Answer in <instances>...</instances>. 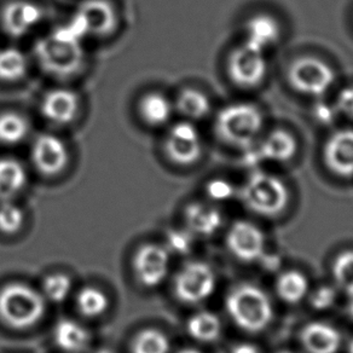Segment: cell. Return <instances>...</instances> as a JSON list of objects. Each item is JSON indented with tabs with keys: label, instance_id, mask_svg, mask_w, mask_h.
I'll list each match as a JSON object with an SVG mask.
<instances>
[{
	"label": "cell",
	"instance_id": "6da1fadb",
	"mask_svg": "<svg viewBox=\"0 0 353 353\" xmlns=\"http://www.w3.org/2000/svg\"><path fill=\"white\" fill-rule=\"evenodd\" d=\"M86 38L73 23L56 27L35 44V59L50 77L70 79L81 73L86 64Z\"/></svg>",
	"mask_w": 353,
	"mask_h": 353
},
{
	"label": "cell",
	"instance_id": "7a4b0ae2",
	"mask_svg": "<svg viewBox=\"0 0 353 353\" xmlns=\"http://www.w3.org/2000/svg\"><path fill=\"white\" fill-rule=\"evenodd\" d=\"M225 307L239 328L248 333H259L272 321V304L264 290L256 285H240L226 296Z\"/></svg>",
	"mask_w": 353,
	"mask_h": 353
},
{
	"label": "cell",
	"instance_id": "3957f363",
	"mask_svg": "<svg viewBox=\"0 0 353 353\" xmlns=\"http://www.w3.org/2000/svg\"><path fill=\"white\" fill-rule=\"evenodd\" d=\"M45 311L44 295L30 285L12 282L0 290V319L11 328L33 327L44 317Z\"/></svg>",
	"mask_w": 353,
	"mask_h": 353
},
{
	"label": "cell",
	"instance_id": "277c9868",
	"mask_svg": "<svg viewBox=\"0 0 353 353\" xmlns=\"http://www.w3.org/2000/svg\"><path fill=\"white\" fill-rule=\"evenodd\" d=\"M240 196L243 205L255 214L275 216L288 205L290 190L279 176L255 171L247 178Z\"/></svg>",
	"mask_w": 353,
	"mask_h": 353
},
{
	"label": "cell",
	"instance_id": "5b68a950",
	"mask_svg": "<svg viewBox=\"0 0 353 353\" xmlns=\"http://www.w3.org/2000/svg\"><path fill=\"white\" fill-rule=\"evenodd\" d=\"M261 128L263 113L254 104H229L216 115L218 136L232 147H250L256 141Z\"/></svg>",
	"mask_w": 353,
	"mask_h": 353
},
{
	"label": "cell",
	"instance_id": "8992f818",
	"mask_svg": "<svg viewBox=\"0 0 353 353\" xmlns=\"http://www.w3.org/2000/svg\"><path fill=\"white\" fill-rule=\"evenodd\" d=\"M70 22L85 37H107L118 27V11L110 0H83Z\"/></svg>",
	"mask_w": 353,
	"mask_h": 353
},
{
	"label": "cell",
	"instance_id": "52a82bcc",
	"mask_svg": "<svg viewBox=\"0 0 353 353\" xmlns=\"http://www.w3.org/2000/svg\"><path fill=\"white\" fill-rule=\"evenodd\" d=\"M216 290V275L211 266L202 261L183 265L174 279V293L185 304H199L208 299Z\"/></svg>",
	"mask_w": 353,
	"mask_h": 353
},
{
	"label": "cell",
	"instance_id": "ba28073f",
	"mask_svg": "<svg viewBox=\"0 0 353 353\" xmlns=\"http://www.w3.org/2000/svg\"><path fill=\"white\" fill-rule=\"evenodd\" d=\"M292 86L306 96L321 97L327 94L335 81V73L330 65L316 57H301L294 61L290 68Z\"/></svg>",
	"mask_w": 353,
	"mask_h": 353
},
{
	"label": "cell",
	"instance_id": "9c48e42d",
	"mask_svg": "<svg viewBox=\"0 0 353 353\" xmlns=\"http://www.w3.org/2000/svg\"><path fill=\"white\" fill-rule=\"evenodd\" d=\"M165 152L172 162L190 166L200 160L203 152L201 133L192 121L173 123L165 138Z\"/></svg>",
	"mask_w": 353,
	"mask_h": 353
},
{
	"label": "cell",
	"instance_id": "30bf717a",
	"mask_svg": "<svg viewBox=\"0 0 353 353\" xmlns=\"http://www.w3.org/2000/svg\"><path fill=\"white\" fill-rule=\"evenodd\" d=\"M67 143L54 133H40L30 144V160L44 176H59L69 163Z\"/></svg>",
	"mask_w": 353,
	"mask_h": 353
},
{
	"label": "cell",
	"instance_id": "8fae6325",
	"mask_svg": "<svg viewBox=\"0 0 353 353\" xmlns=\"http://www.w3.org/2000/svg\"><path fill=\"white\" fill-rule=\"evenodd\" d=\"M43 20V8L32 0H11L0 12V25L6 34L12 38H23L30 34Z\"/></svg>",
	"mask_w": 353,
	"mask_h": 353
},
{
	"label": "cell",
	"instance_id": "7c38bea8",
	"mask_svg": "<svg viewBox=\"0 0 353 353\" xmlns=\"http://www.w3.org/2000/svg\"><path fill=\"white\" fill-rule=\"evenodd\" d=\"M231 80L240 88H256L264 81L268 63L264 52L242 45L231 54L228 63Z\"/></svg>",
	"mask_w": 353,
	"mask_h": 353
},
{
	"label": "cell",
	"instance_id": "4fadbf2b",
	"mask_svg": "<svg viewBox=\"0 0 353 353\" xmlns=\"http://www.w3.org/2000/svg\"><path fill=\"white\" fill-rule=\"evenodd\" d=\"M133 270L143 287L154 288L161 285L170 271V252L162 245H143L134 255Z\"/></svg>",
	"mask_w": 353,
	"mask_h": 353
},
{
	"label": "cell",
	"instance_id": "5bb4252c",
	"mask_svg": "<svg viewBox=\"0 0 353 353\" xmlns=\"http://www.w3.org/2000/svg\"><path fill=\"white\" fill-rule=\"evenodd\" d=\"M80 96L68 88H51L40 101L43 118L56 126H68L74 123L80 113Z\"/></svg>",
	"mask_w": 353,
	"mask_h": 353
},
{
	"label": "cell",
	"instance_id": "9a60e30c",
	"mask_svg": "<svg viewBox=\"0 0 353 353\" xmlns=\"http://www.w3.org/2000/svg\"><path fill=\"white\" fill-rule=\"evenodd\" d=\"M226 245L236 259L253 263L264 254L265 236L250 221H236L226 235Z\"/></svg>",
	"mask_w": 353,
	"mask_h": 353
},
{
	"label": "cell",
	"instance_id": "2e32d148",
	"mask_svg": "<svg viewBox=\"0 0 353 353\" xmlns=\"http://www.w3.org/2000/svg\"><path fill=\"white\" fill-rule=\"evenodd\" d=\"M245 159L250 166L260 161L287 162L293 159L298 150V143L290 132L276 130L260 141L258 145L245 148Z\"/></svg>",
	"mask_w": 353,
	"mask_h": 353
},
{
	"label": "cell",
	"instance_id": "e0dca14e",
	"mask_svg": "<svg viewBox=\"0 0 353 353\" xmlns=\"http://www.w3.org/2000/svg\"><path fill=\"white\" fill-rule=\"evenodd\" d=\"M324 161L336 176H353V130L333 133L324 145Z\"/></svg>",
	"mask_w": 353,
	"mask_h": 353
},
{
	"label": "cell",
	"instance_id": "ac0fdd59",
	"mask_svg": "<svg viewBox=\"0 0 353 353\" xmlns=\"http://www.w3.org/2000/svg\"><path fill=\"white\" fill-rule=\"evenodd\" d=\"M300 343L307 353H338L341 335L330 324L312 322L301 330Z\"/></svg>",
	"mask_w": 353,
	"mask_h": 353
},
{
	"label": "cell",
	"instance_id": "d6986e66",
	"mask_svg": "<svg viewBox=\"0 0 353 353\" xmlns=\"http://www.w3.org/2000/svg\"><path fill=\"white\" fill-rule=\"evenodd\" d=\"M280 39V26L269 15L253 16L245 25L243 45L259 52H265Z\"/></svg>",
	"mask_w": 353,
	"mask_h": 353
},
{
	"label": "cell",
	"instance_id": "ffe728a7",
	"mask_svg": "<svg viewBox=\"0 0 353 353\" xmlns=\"http://www.w3.org/2000/svg\"><path fill=\"white\" fill-rule=\"evenodd\" d=\"M188 230L194 235L212 236L219 230L223 216L216 207L205 202H192L184 211Z\"/></svg>",
	"mask_w": 353,
	"mask_h": 353
},
{
	"label": "cell",
	"instance_id": "44dd1931",
	"mask_svg": "<svg viewBox=\"0 0 353 353\" xmlns=\"http://www.w3.org/2000/svg\"><path fill=\"white\" fill-rule=\"evenodd\" d=\"M174 110V102L159 91L148 92L138 102L139 117L143 123L152 128H160L170 123Z\"/></svg>",
	"mask_w": 353,
	"mask_h": 353
},
{
	"label": "cell",
	"instance_id": "7402d4cb",
	"mask_svg": "<svg viewBox=\"0 0 353 353\" xmlns=\"http://www.w3.org/2000/svg\"><path fill=\"white\" fill-rule=\"evenodd\" d=\"M28 183L25 163L16 157H0V201L17 196Z\"/></svg>",
	"mask_w": 353,
	"mask_h": 353
},
{
	"label": "cell",
	"instance_id": "603a6c76",
	"mask_svg": "<svg viewBox=\"0 0 353 353\" xmlns=\"http://www.w3.org/2000/svg\"><path fill=\"white\" fill-rule=\"evenodd\" d=\"M54 340L65 352H83L91 341V334L83 324L70 319H63L54 325Z\"/></svg>",
	"mask_w": 353,
	"mask_h": 353
},
{
	"label": "cell",
	"instance_id": "cb8c5ba5",
	"mask_svg": "<svg viewBox=\"0 0 353 353\" xmlns=\"http://www.w3.org/2000/svg\"><path fill=\"white\" fill-rule=\"evenodd\" d=\"M32 133V123L19 112L0 113V144L15 147L25 142Z\"/></svg>",
	"mask_w": 353,
	"mask_h": 353
},
{
	"label": "cell",
	"instance_id": "d4e9b609",
	"mask_svg": "<svg viewBox=\"0 0 353 353\" xmlns=\"http://www.w3.org/2000/svg\"><path fill=\"white\" fill-rule=\"evenodd\" d=\"M30 70L28 56L14 46L0 49V80L4 83H17Z\"/></svg>",
	"mask_w": 353,
	"mask_h": 353
},
{
	"label": "cell",
	"instance_id": "484cf974",
	"mask_svg": "<svg viewBox=\"0 0 353 353\" xmlns=\"http://www.w3.org/2000/svg\"><path fill=\"white\" fill-rule=\"evenodd\" d=\"M174 107L189 121L201 120L211 112V101L200 90L185 88L178 94Z\"/></svg>",
	"mask_w": 353,
	"mask_h": 353
},
{
	"label": "cell",
	"instance_id": "4316f807",
	"mask_svg": "<svg viewBox=\"0 0 353 353\" xmlns=\"http://www.w3.org/2000/svg\"><path fill=\"white\" fill-rule=\"evenodd\" d=\"M309 292V281L299 271H285L277 279L276 293L287 304H298Z\"/></svg>",
	"mask_w": 353,
	"mask_h": 353
},
{
	"label": "cell",
	"instance_id": "83f0119b",
	"mask_svg": "<svg viewBox=\"0 0 353 353\" xmlns=\"http://www.w3.org/2000/svg\"><path fill=\"white\" fill-rule=\"evenodd\" d=\"M188 333L201 343H213L221 336V322L216 314L210 311H201L188 321Z\"/></svg>",
	"mask_w": 353,
	"mask_h": 353
},
{
	"label": "cell",
	"instance_id": "f1b7e54d",
	"mask_svg": "<svg viewBox=\"0 0 353 353\" xmlns=\"http://www.w3.org/2000/svg\"><path fill=\"white\" fill-rule=\"evenodd\" d=\"M77 306L85 317L96 319L107 311L109 299L102 290L94 287H85L77 296Z\"/></svg>",
	"mask_w": 353,
	"mask_h": 353
},
{
	"label": "cell",
	"instance_id": "f546056e",
	"mask_svg": "<svg viewBox=\"0 0 353 353\" xmlns=\"http://www.w3.org/2000/svg\"><path fill=\"white\" fill-rule=\"evenodd\" d=\"M170 339L159 329H144L132 343V353H170Z\"/></svg>",
	"mask_w": 353,
	"mask_h": 353
},
{
	"label": "cell",
	"instance_id": "4dcf8cb0",
	"mask_svg": "<svg viewBox=\"0 0 353 353\" xmlns=\"http://www.w3.org/2000/svg\"><path fill=\"white\" fill-rule=\"evenodd\" d=\"M72 280L64 274H52L43 282V293L45 300L52 303H62L68 298L72 292Z\"/></svg>",
	"mask_w": 353,
	"mask_h": 353
},
{
	"label": "cell",
	"instance_id": "1f68e13d",
	"mask_svg": "<svg viewBox=\"0 0 353 353\" xmlns=\"http://www.w3.org/2000/svg\"><path fill=\"white\" fill-rule=\"evenodd\" d=\"M334 280L345 290L350 298L353 296V250H345L338 255L333 265Z\"/></svg>",
	"mask_w": 353,
	"mask_h": 353
},
{
	"label": "cell",
	"instance_id": "d6a6232c",
	"mask_svg": "<svg viewBox=\"0 0 353 353\" xmlns=\"http://www.w3.org/2000/svg\"><path fill=\"white\" fill-rule=\"evenodd\" d=\"M25 223V213L21 207L9 200L0 203V231L12 235L21 230Z\"/></svg>",
	"mask_w": 353,
	"mask_h": 353
},
{
	"label": "cell",
	"instance_id": "836d02e7",
	"mask_svg": "<svg viewBox=\"0 0 353 353\" xmlns=\"http://www.w3.org/2000/svg\"><path fill=\"white\" fill-rule=\"evenodd\" d=\"M192 234L190 230L176 229L167 235V250L176 254H187L192 247Z\"/></svg>",
	"mask_w": 353,
	"mask_h": 353
},
{
	"label": "cell",
	"instance_id": "e575fe53",
	"mask_svg": "<svg viewBox=\"0 0 353 353\" xmlns=\"http://www.w3.org/2000/svg\"><path fill=\"white\" fill-rule=\"evenodd\" d=\"M206 194L212 201H228L235 195L236 189L225 179H213L207 184Z\"/></svg>",
	"mask_w": 353,
	"mask_h": 353
},
{
	"label": "cell",
	"instance_id": "d590c367",
	"mask_svg": "<svg viewBox=\"0 0 353 353\" xmlns=\"http://www.w3.org/2000/svg\"><path fill=\"white\" fill-rule=\"evenodd\" d=\"M335 299H336V293L333 288L321 287L319 290H314V294L311 295V305L314 309L323 311L332 307L335 303Z\"/></svg>",
	"mask_w": 353,
	"mask_h": 353
},
{
	"label": "cell",
	"instance_id": "8d00e7d4",
	"mask_svg": "<svg viewBox=\"0 0 353 353\" xmlns=\"http://www.w3.org/2000/svg\"><path fill=\"white\" fill-rule=\"evenodd\" d=\"M336 109L345 117L353 119V86L343 88L338 96Z\"/></svg>",
	"mask_w": 353,
	"mask_h": 353
},
{
	"label": "cell",
	"instance_id": "74e56055",
	"mask_svg": "<svg viewBox=\"0 0 353 353\" xmlns=\"http://www.w3.org/2000/svg\"><path fill=\"white\" fill-rule=\"evenodd\" d=\"M336 113H338L336 107L323 103V102L317 104L314 109V118L322 125H328V123H333L335 118H336Z\"/></svg>",
	"mask_w": 353,
	"mask_h": 353
},
{
	"label": "cell",
	"instance_id": "f35d334b",
	"mask_svg": "<svg viewBox=\"0 0 353 353\" xmlns=\"http://www.w3.org/2000/svg\"><path fill=\"white\" fill-rule=\"evenodd\" d=\"M231 353H260V350L253 343H240L231 347Z\"/></svg>",
	"mask_w": 353,
	"mask_h": 353
},
{
	"label": "cell",
	"instance_id": "ab89813d",
	"mask_svg": "<svg viewBox=\"0 0 353 353\" xmlns=\"http://www.w3.org/2000/svg\"><path fill=\"white\" fill-rule=\"evenodd\" d=\"M178 353H202L201 351H199V350H195V348H183Z\"/></svg>",
	"mask_w": 353,
	"mask_h": 353
},
{
	"label": "cell",
	"instance_id": "60d3db41",
	"mask_svg": "<svg viewBox=\"0 0 353 353\" xmlns=\"http://www.w3.org/2000/svg\"><path fill=\"white\" fill-rule=\"evenodd\" d=\"M348 314L351 316V319H353V296L351 298V304L348 306Z\"/></svg>",
	"mask_w": 353,
	"mask_h": 353
},
{
	"label": "cell",
	"instance_id": "b9f144b4",
	"mask_svg": "<svg viewBox=\"0 0 353 353\" xmlns=\"http://www.w3.org/2000/svg\"><path fill=\"white\" fill-rule=\"evenodd\" d=\"M348 353H353V339L351 340L350 345H348Z\"/></svg>",
	"mask_w": 353,
	"mask_h": 353
},
{
	"label": "cell",
	"instance_id": "7bdbcfd3",
	"mask_svg": "<svg viewBox=\"0 0 353 353\" xmlns=\"http://www.w3.org/2000/svg\"><path fill=\"white\" fill-rule=\"evenodd\" d=\"M279 353H293V352H287V351H282V352H279Z\"/></svg>",
	"mask_w": 353,
	"mask_h": 353
},
{
	"label": "cell",
	"instance_id": "ee69618b",
	"mask_svg": "<svg viewBox=\"0 0 353 353\" xmlns=\"http://www.w3.org/2000/svg\"><path fill=\"white\" fill-rule=\"evenodd\" d=\"M99 353H107V352H99Z\"/></svg>",
	"mask_w": 353,
	"mask_h": 353
}]
</instances>
